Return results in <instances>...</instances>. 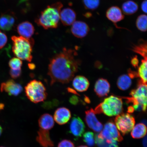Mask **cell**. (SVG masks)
<instances>
[{
	"instance_id": "ba28073f",
	"label": "cell",
	"mask_w": 147,
	"mask_h": 147,
	"mask_svg": "<svg viewBox=\"0 0 147 147\" xmlns=\"http://www.w3.org/2000/svg\"><path fill=\"white\" fill-rule=\"evenodd\" d=\"M130 95L134 100L143 107V111H146L147 106V84L140 82L136 89L132 90Z\"/></svg>"
},
{
	"instance_id": "836d02e7",
	"label": "cell",
	"mask_w": 147,
	"mask_h": 147,
	"mask_svg": "<svg viewBox=\"0 0 147 147\" xmlns=\"http://www.w3.org/2000/svg\"><path fill=\"white\" fill-rule=\"evenodd\" d=\"M22 74L21 69L18 70L10 69L9 71V74L12 78L17 79L21 76Z\"/></svg>"
},
{
	"instance_id": "3957f363",
	"label": "cell",
	"mask_w": 147,
	"mask_h": 147,
	"mask_svg": "<svg viewBox=\"0 0 147 147\" xmlns=\"http://www.w3.org/2000/svg\"><path fill=\"white\" fill-rule=\"evenodd\" d=\"M12 51L17 58L28 62L32 61L33 47L34 41L32 38H26L23 37L12 36Z\"/></svg>"
},
{
	"instance_id": "d6986e66",
	"label": "cell",
	"mask_w": 147,
	"mask_h": 147,
	"mask_svg": "<svg viewBox=\"0 0 147 147\" xmlns=\"http://www.w3.org/2000/svg\"><path fill=\"white\" fill-rule=\"evenodd\" d=\"M106 17L116 24L124 19V16L121 9L117 6H112L107 11Z\"/></svg>"
},
{
	"instance_id": "ffe728a7",
	"label": "cell",
	"mask_w": 147,
	"mask_h": 147,
	"mask_svg": "<svg viewBox=\"0 0 147 147\" xmlns=\"http://www.w3.org/2000/svg\"><path fill=\"white\" fill-rule=\"evenodd\" d=\"M72 85L74 89L79 92H83L87 90L89 87V80L85 77L77 76L73 79Z\"/></svg>"
},
{
	"instance_id": "60d3db41",
	"label": "cell",
	"mask_w": 147,
	"mask_h": 147,
	"mask_svg": "<svg viewBox=\"0 0 147 147\" xmlns=\"http://www.w3.org/2000/svg\"><path fill=\"white\" fill-rule=\"evenodd\" d=\"M78 147H88L87 146H79Z\"/></svg>"
},
{
	"instance_id": "8992f818",
	"label": "cell",
	"mask_w": 147,
	"mask_h": 147,
	"mask_svg": "<svg viewBox=\"0 0 147 147\" xmlns=\"http://www.w3.org/2000/svg\"><path fill=\"white\" fill-rule=\"evenodd\" d=\"M115 121L117 129L123 135L131 131L135 123L133 116L128 113H122L117 115Z\"/></svg>"
},
{
	"instance_id": "f546056e",
	"label": "cell",
	"mask_w": 147,
	"mask_h": 147,
	"mask_svg": "<svg viewBox=\"0 0 147 147\" xmlns=\"http://www.w3.org/2000/svg\"><path fill=\"white\" fill-rule=\"evenodd\" d=\"M85 8L89 10H94L98 8L100 0H83Z\"/></svg>"
},
{
	"instance_id": "6da1fadb",
	"label": "cell",
	"mask_w": 147,
	"mask_h": 147,
	"mask_svg": "<svg viewBox=\"0 0 147 147\" xmlns=\"http://www.w3.org/2000/svg\"><path fill=\"white\" fill-rule=\"evenodd\" d=\"M77 55L74 49L64 48L51 59L47 73L51 78V86L56 82L67 84L72 80L80 63L76 58Z\"/></svg>"
},
{
	"instance_id": "9c48e42d",
	"label": "cell",
	"mask_w": 147,
	"mask_h": 147,
	"mask_svg": "<svg viewBox=\"0 0 147 147\" xmlns=\"http://www.w3.org/2000/svg\"><path fill=\"white\" fill-rule=\"evenodd\" d=\"M1 91L5 92L10 96H17L22 93L23 89L21 84L13 80H10L1 84Z\"/></svg>"
},
{
	"instance_id": "e0dca14e",
	"label": "cell",
	"mask_w": 147,
	"mask_h": 147,
	"mask_svg": "<svg viewBox=\"0 0 147 147\" xmlns=\"http://www.w3.org/2000/svg\"><path fill=\"white\" fill-rule=\"evenodd\" d=\"M76 18V13L70 8L64 9L60 13V19L63 25H71L75 21Z\"/></svg>"
},
{
	"instance_id": "b9f144b4",
	"label": "cell",
	"mask_w": 147,
	"mask_h": 147,
	"mask_svg": "<svg viewBox=\"0 0 147 147\" xmlns=\"http://www.w3.org/2000/svg\"></svg>"
},
{
	"instance_id": "7c38bea8",
	"label": "cell",
	"mask_w": 147,
	"mask_h": 147,
	"mask_svg": "<svg viewBox=\"0 0 147 147\" xmlns=\"http://www.w3.org/2000/svg\"><path fill=\"white\" fill-rule=\"evenodd\" d=\"M85 121L89 127L95 132L102 131L103 125L97 119L94 110L91 109L86 112Z\"/></svg>"
},
{
	"instance_id": "9a60e30c",
	"label": "cell",
	"mask_w": 147,
	"mask_h": 147,
	"mask_svg": "<svg viewBox=\"0 0 147 147\" xmlns=\"http://www.w3.org/2000/svg\"><path fill=\"white\" fill-rule=\"evenodd\" d=\"M110 86L108 81L104 78L98 79L95 83L94 91L99 97L107 96L109 93Z\"/></svg>"
},
{
	"instance_id": "f1b7e54d",
	"label": "cell",
	"mask_w": 147,
	"mask_h": 147,
	"mask_svg": "<svg viewBox=\"0 0 147 147\" xmlns=\"http://www.w3.org/2000/svg\"><path fill=\"white\" fill-rule=\"evenodd\" d=\"M83 140L84 142L89 147L94 146L95 143V137L92 132L88 131L84 134Z\"/></svg>"
},
{
	"instance_id": "8d00e7d4",
	"label": "cell",
	"mask_w": 147,
	"mask_h": 147,
	"mask_svg": "<svg viewBox=\"0 0 147 147\" xmlns=\"http://www.w3.org/2000/svg\"><path fill=\"white\" fill-rule=\"evenodd\" d=\"M78 98L76 96H73L70 99L69 102L71 103L73 105L76 104L78 102Z\"/></svg>"
},
{
	"instance_id": "30bf717a",
	"label": "cell",
	"mask_w": 147,
	"mask_h": 147,
	"mask_svg": "<svg viewBox=\"0 0 147 147\" xmlns=\"http://www.w3.org/2000/svg\"><path fill=\"white\" fill-rule=\"evenodd\" d=\"M16 19L15 14L12 11L2 14L0 16V29L8 32L11 30L15 25Z\"/></svg>"
},
{
	"instance_id": "52a82bcc",
	"label": "cell",
	"mask_w": 147,
	"mask_h": 147,
	"mask_svg": "<svg viewBox=\"0 0 147 147\" xmlns=\"http://www.w3.org/2000/svg\"><path fill=\"white\" fill-rule=\"evenodd\" d=\"M97 135L110 142H121L123 139L116 126L112 122L106 123L103 129L100 134H97Z\"/></svg>"
},
{
	"instance_id": "44dd1931",
	"label": "cell",
	"mask_w": 147,
	"mask_h": 147,
	"mask_svg": "<svg viewBox=\"0 0 147 147\" xmlns=\"http://www.w3.org/2000/svg\"><path fill=\"white\" fill-rule=\"evenodd\" d=\"M38 124L40 129L49 131L54 126V118L49 113L44 114L38 119Z\"/></svg>"
},
{
	"instance_id": "7402d4cb",
	"label": "cell",
	"mask_w": 147,
	"mask_h": 147,
	"mask_svg": "<svg viewBox=\"0 0 147 147\" xmlns=\"http://www.w3.org/2000/svg\"><path fill=\"white\" fill-rule=\"evenodd\" d=\"M146 127L144 124L139 123L133 127L131 136L134 139H140L145 136L146 134Z\"/></svg>"
},
{
	"instance_id": "83f0119b",
	"label": "cell",
	"mask_w": 147,
	"mask_h": 147,
	"mask_svg": "<svg viewBox=\"0 0 147 147\" xmlns=\"http://www.w3.org/2000/svg\"><path fill=\"white\" fill-rule=\"evenodd\" d=\"M147 16L142 14L138 17L136 22L137 28L142 32H145L147 30Z\"/></svg>"
},
{
	"instance_id": "4dcf8cb0",
	"label": "cell",
	"mask_w": 147,
	"mask_h": 147,
	"mask_svg": "<svg viewBox=\"0 0 147 147\" xmlns=\"http://www.w3.org/2000/svg\"><path fill=\"white\" fill-rule=\"evenodd\" d=\"M23 62L22 60L18 58H13L9 62V65L11 69L18 70L21 69Z\"/></svg>"
},
{
	"instance_id": "277c9868",
	"label": "cell",
	"mask_w": 147,
	"mask_h": 147,
	"mask_svg": "<svg viewBox=\"0 0 147 147\" xmlns=\"http://www.w3.org/2000/svg\"><path fill=\"white\" fill-rule=\"evenodd\" d=\"M123 104L122 99L111 95L105 99L94 110L95 114L103 113L109 117L117 116L122 113Z\"/></svg>"
},
{
	"instance_id": "d590c367",
	"label": "cell",
	"mask_w": 147,
	"mask_h": 147,
	"mask_svg": "<svg viewBox=\"0 0 147 147\" xmlns=\"http://www.w3.org/2000/svg\"><path fill=\"white\" fill-rule=\"evenodd\" d=\"M141 9L145 13H147V1L145 0L143 2L141 5Z\"/></svg>"
},
{
	"instance_id": "5b68a950",
	"label": "cell",
	"mask_w": 147,
	"mask_h": 147,
	"mask_svg": "<svg viewBox=\"0 0 147 147\" xmlns=\"http://www.w3.org/2000/svg\"><path fill=\"white\" fill-rule=\"evenodd\" d=\"M25 91L27 98L35 104L43 102L47 96L45 85L42 82L36 80L28 82L25 87Z\"/></svg>"
},
{
	"instance_id": "8fae6325",
	"label": "cell",
	"mask_w": 147,
	"mask_h": 147,
	"mask_svg": "<svg viewBox=\"0 0 147 147\" xmlns=\"http://www.w3.org/2000/svg\"><path fill=\"white\" fill-rule=\"evenodd\" d=\"M84 123L80 117L75 116L71 119L69 127V133L76 138L82 137L85 130Z\"/></svg>"
},
{
	"instance_id": "e575fe53",
	"label": "cell",
	"mask_w": 147,
	"mask_h": 147,
	"mask_svg": "<svg viewBox=\"0 0 147 147\" xmlns=\"http://www.w3.org/2000/svg\"><path fill=\"white\" fill-rule=\"evenodd\" d=\"M131 64L134 67H137L138 66L139 60L137 56L134 57L131 60Z\"/></svg>"
},
{
	"instance_id": "484cf974",
	"label": "cell",
	"mask_w": 147,
	"mask_h": 147,
	"mask_svg": "<svg viewBox=\"0 0 147 147\" xmlns=\"http://www.w3.org/2000/svg\"><path fill=\"white\" fill-rule=\"evenodd\" d=\"M147 59H143L141 61V63L138 69V76L141 79L143 83L146 84L147 82Z\"/></svg>"
},
{
	"instance_id": "cb8c5ba5",
	"label": "cell",
	"mask_w": 147,
	"mask_h": 147,
	"mask_svg": "<svg viewBox=\"0 0 147 147\" xmlns=\"http://www.w3.org/2000/svg\"><path fill=\"white\" fill-rule=\"evenodd\" d=\"M138 9L137 3L133 1H128L123 3L122 10L123 13L127 15L135 13Z\"/></svg>"
},
{
	"instance_id": "2e32d148",
	"label": "cell",
	"mask_w": 147,
	"mask_h": 147,
	"mask_svg": "<svg viewBox=\"0 0 147 147\" xmlns=\"http://www.w3.org/2000/svg\"><path fill=\"white\" fill-rule=\"evenodd\" d=\"M35 29L32 24L28 21L23 22L18 24L17 31L21 36L26 38H30L34 34Z\"/></svg>"
},
{
	"instance_id": "1f68e13d",
	"label": "cell",
	"mask_w": 147,
	"mask_h": 147,
	"mask_svg": "<svg viewBox=\"0 0 147 147\" xmlns=\"http://www.w3.org/2000/svg\"><path fill=\"white\" fill-rule=\"evenodd\" d=\"M8 41L6 35L0 30V49L4 47Z\"/></svg>"
},
{
	"instance_id": "ac0fdd59",
	"label": "cell",
	"mask_w": 147,
	"mask_h": 147,
	"mask_svg": "<svg viewBox=\"0 0 147 147\" xmlns=\"http://www.w3.org/2000/svg\"><path fill=\"white\" fill-rule=\"evenodd\" d=\"M36 140L42 147H53L54 143L51 140L48 130L40 129L38 131Z\"/></svg>"
},
{
	"instance_id": "ab89813d",
	"label": "cell",
	"mask_w": 147,
	"mask_h": 147,
	"mask_svg": "<svg viewBox=\"0 0 147 147\" xmlns=\"http://www.w3.org/2000/svg\"><path fill=\"white\" fill-rule=\"evenodd\" d=\"M3 132V129L2 128L1 126L0 125V136L1 135L2 133Z\"/></svg>"
},
{
	"instance_id": "603a6c76",
	"label": "cell",
	"mask_w": 147,
	"mask_h": 147,
	"mask_svg": "<svg viewBox=\"0 0 147 147\" xmlns=\"http://www.w3.org/2000/svg\"><path fill=\"white\" fill-rule=\"evenodd\" d=\"M132 84L131 78L128 75L124 74L121 75L117 80V87L122 90H126L129 89Z\"/></svg>"
},
{
	"instance_id": "4fadbf2b",
	"label": "cell",
	"mask_w": 147,
	"mask_h": 147,
	"mask_svg": "<svg viewBox=\"0 0 147 147\" xmlns=\"http://www.w3.org/2000/svg\"><path fill=\"white\" fill-rule=\"evenodd\" d=\"M71 32L74 36L79 38H82L87 35L90 28L86 23L81 21H75L72 24Z\"/></svg>"
},
{
	"instance_id": "74e56055",
	"label": "cell",
	"mask_w": 147,
	"mask_h": 147,
	"mask_svg": "<svg viewBox=\"0 0 147 147\" xmlns=\"http://www.w3.org/2000/svg\"><path fill=\"white\" fill-rule=\"evenodd\" d=\"M28 66L29 69L32 70H34L36 68V65L34 63H30L28 64Z\"/></svg>"
},
{
	"instance_id": "4316f807",
	"label": "cell",
	"mask_w": 147,
	"mask_h": 147,
	"mask_svg": "<svg viewBox=\"0 0 147 147\" xmlns=\"http://www.w3.org/2000/svg\"><path fill=\"white\" fill-rule=\"evenodd\" d=\"M95 143L98 147H118V143L117 141L110 142L99 137L97 135L95 137Z\"/></svg>"
},
{
	"instance_id": "d4e9b609",
	"label": "cell",
	"mask_w": 147,
	"mask_h": 147,
	"mask_svg": "<svg viewBox=\"0 0 147 147\" xmlns=\"http://www.w3.org/2000/svg\"><path fill=\"white\" fill-rule=\"evenodd\" d=\"M133 50L134 52L141 55L144 59H147V42L141 40L137 45L133 46Z\"/></svg>"
},
{
	"instance_id": "7a4b0ae2",
	"label": "cell",
	"mask_w": 147,
	"mask_h": 147,
	"mask_svg": "<svg viewBox=\"0 0 147 147\" xmlns=\"http://www.w3.org/2000/svg\"><path fill=\"white\" fill-rule=\"evenodd\" d=\"M62 7L63 5L60 2L49 5L36 18L35 22L45 29L57 28L59 24Z\"/></svg>"
},
{
	"instance_id": "5bb4252c",
	"label": "cell",
	"mask_w": 147,
	"mask_h": 147,
	"mask_svg": "<svg viewBox=\"0 0 147 147\" xmlns=\"http://www.w3.org/2000/svg\"><path fill=\"white\" fill-rule=\"evenodd\" d=\"M71 117L70 110L67 108L62 107L58 108L55 111L54 119L59 125H63L69 122Z\"/></svg>"
},
{
	"instance_id": "d6a6232c",
	"label": "cell",
	"mask_w": 147,
	"mask_h": 147,
	"mask_svg": "<svg viewBox=\"0 0 147 147\" xmlns=\"http://www.w3.org/2000/svg\"><path fill=\"white\" fill-rule=\"evenodd\" d=\"M57 147H75L73 143L68 140H63L59 143Z\"/></svg>"
},
{
	"instance_id": "f35d334b",
	"label": "cell",
	"mask_w": 147,
	"mask_h": 147,
	"mask_svg": "<svg viewBox=\"0 0 147 147\" xmlns=\"http://www.w3.org/2000/svg\"><path fill=\"white\" fill-rule=\"evenodd\" d=\"M145 136L143 140V145L144 147H147V137L146 136Z\"/></svg>"
}]
</instances>
